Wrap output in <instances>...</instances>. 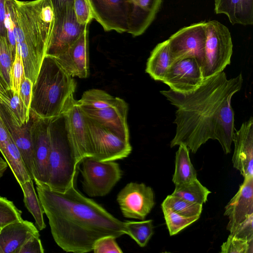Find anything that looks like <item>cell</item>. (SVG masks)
Wrapping results in <instances>:
<instances>
[{"instance_id": "cell-21", "label": "cell", "mask_w": 253, "mask_h": 253, "mask_svg": "<svg viewBox=\"0 0 253 253\" xmlns=\"http://www.w3.org/2000/svg\"><path fill=\"white\" fill-rule=\"evenodd\" d=\"M40 235L33 222L23 219L10 223L0 230V253H18L31 237Z\"/></svg>"}, {"instance_id": "cell-44", "label": "cell", "mask_w": 253, "mask_h": 253, "mask_svg": "<svg viewBox=\"0 0 253 253\" xmlns=\"http://www.w3.org/2000/svg\"><path fill=\"white\" fill-rule=\"evenodd\" d=\"M10 136L0 116V151L3 148Z\"/></svg>"}, {"instance_id": "cell-1", "label": "cell", "mask_w": 253, "mask_h": 253, "mask_svg": "<svg viewBox=\"0 0 253 253\" xmlns=\"http://www.w3.org/2000/svg\"><path fill=\"white\" fill-rule=\"evenodd\" d=\"M242 73L228 79L224 72L204 79L195 90L181 93L170 89L160 91L177 110L173 123L175 134L171 147L185 145L195 153L209 139L217 140L224 152H231L235 130L233 95L242 87Z\"/></svg>"}, {"instance_id": "cell-8", "label": "cell", "mask_w": 253, "mask_h": 253, "mask_svg": "<svg viewBox=\"0 0 253 253\" xmlns=\"http://www.w3.org/2000/svg\"><path fill=\"white\" fill-rule=\"evenodd\" d=\"M80 164L83 189L89 197L107 195L122 177V171L115 161H100L87 157Z\"/></svg>"}, {"instance_id": "cell-13", "label": "cell", "mask_w": 253, "mask_h": 253, "mask_svg": "<svg viewBox=\"0 0 253 253\" xmlns=\"http://www.w3.org/2000/svg\"><path fill=\"white\" fill-rule=\"evenodd\" d=\"M117 201L124 217L141 220L155 205L153 189L143 183H127L118 194Z\"/></svg>"}, {"instance_id": "cell-6", "label": "cell", "mask_w": 253, "mask_h": 253, "mask_svg": "<svg viewBox=\"0 0 253 253\" xmlns=\"http://www.w3.org/2000/svg\"><path fill=\"white\" fill-rule=\"evenodd\" d=\"M93 18L106 32L127 33L135 37L137 8L133 0H87Z\"/></svg>"}, {"instance_id": "cell-45", "label": "cell", "mask_w": 253, "mask_h": 253, "mask_svg": "<svg viewBox=\"0 0 253 253\" xmlns=\"http://www.w3.org/2000/svg\"><path fill=\"white\" fill-rule=\"evenodd\" d=\"M50 1L52 5L53 9L56 10L62 6L66 3L74 1V0H50Z\"/></svg>"}, {"instance_id": "cell-37", "label": "cell", "mask_w": 253, "mask_h": 253, "mask_svg": "<svg viewBox=\"0 0 253 253\" xmlns=\"http://www.w3.org/2000/svg\"><path fill=\"white\" fill-rule=\"evenodd\" d=\"M25 77L22 58L16 52L10 71L11 89L19 94L21 83Z\"/></svg>"}, {"instance_id": "cell-27", "label": "cell", "mask_w": 253, "mask_h": 253, "mask_svg": "<svg viewBox=\"0 0 253 253\" xmlns=\"http://www.w3.org/2000/svg\"><path fill=\"white\" fill-rule=\"evenodd\" d=\"M120 99L121 98L115 97L104 90L94 88L84 91L77 103L82 108L98 110L114 106Z\"/></svg>"}, {"instance_id": "cell-4", "label": "cell", "mask_w": 253, "mask_h": 253, "mask_svg": "<svg viewBox=\"0 0 253 253\" xmlns=\"http://www.w3.org/2000/svg\"><path fill=\"white\" fill-rule=\"evenodd\" d=\"M76 86V81L56 58L46 55L33 84L30 110L42 118L60 116Z\"/></svg>"}, {"instance_id": "cell-42", "label": "cell", "mask_w": 253, "mask_h": 253, "mask_svg": "<svg viewBox=\"0 0 253 253\" xmlns=\"http://www.w3.org/2000/svg\"><path fill=\"white\" fill-rule=\"evenodd\" d=\"M33 86L32 81L30 79L25 77L21 83L19 93L21 100L29 110L32 100Z\"/></svg>"}, {"instance_id": "cell-47", "label": "cell", "mask_w": 253, "mask_h": 253, "mask_svg": "<svg viewBox=\"0 0 253 253\" xmlns=\"http://www.w3.org/2000/svg\"><path fill=\"white\" fill-rule=\"evenodd\" d=\"M5 89H6L4 87V86L2 85V84L0 82V96L1 94L2 93ZM0 103H1L0 98Z\"/></svg>"}, {"instance_id": "cell-38", "label": "cell", "mask_w": 253, "mask_h": 253, "mask_svg": "<svg viewBox=\"0 0 253 253\" xmlns=\"http://www.w3.org/2000/svg\"><path fill=\"white\" fill-rule=\"evenodd\" d=\"M117 238L113 236H106L98 239L94 244V253H122V249L116 241Z\"/></svg>"}, {"instance_id": "cell-26", "label": "cell", "mask_w": 253, "mask_h": 253, "mask_svg": "<svg viewBox=\"0 0 253 253\" xmlns=\"http://www.w3.org/2000/svg\"><path fill=\"white\" fill-rule=\"evenodd\" d=\"M24 196V203L25 207L33 215L35 225L37 229L42 230L46 227L44 221V211L35 189L33 180L30 179L20 186Z\"/></svg>"}, {"instance_id": "cell-9", "label": "cell", "mask_w": 253, "mask_h": 253, "mask_svg": "<svg viewBox=\"0 0 253 253\" xmlns=\"http://www.w3.org/2000/svg\"><path fill=\"white\" fill-rule=\"evenodd\" d=\"M54 22L52 34L46 55L55 57L68 48L88 29V25L79 24L77 20L74 1L53 10Z\"/></svg>"}, {"instance_id": "cell-30", "label": "cell", "mask_w": 253, "mask_h": 253, "mask_svg": "<svg viewBox=\"0 0 253 253\" xmlns=\"http://www.w3.org/2000/svg\"><path fill=\"white\" fill-rule=\"evenodd\" d=\"M126 234L128 235L141 247L146 246L154 234L153 220L125 222Z\"/></svg>"}, {"instance_id": "cell-11", "label": "cell", "mask_w": 253, "mask_h": 253, "mask_svg": "<svg viewBox=\"0 0 253 253\" xmlns=\"http://www.w3.org/2000/svg\"><path fill=\"white\" fill-rule=\"evenodd\" d=\"M206 22L193 24L180 29L168 40L172 63L192 57L203 65L205 60Z\"/></svg>"}, {"instance_id": "cell-29", "label": "cell", "mask_w": 253, "mask_h": 253, "mask_svg": "<svg viewBox=\"0 0 253 253\" xmlns=\"http://www.w3.org/2000/svg\"><path fill=\"white\" fill-rule=\"evenodd\" d=\"M1 103L9 109L18 124H26L30 118V110L25 106L19 94L11 88L6 89L0 96Z\"/></svg>"}, {"instance_id": "cell-10", "label": "cell", "mask_w": 253, "mask_h": 253, "mask_svg": "<svg viewBox=\"0 0 253 253\" xmlns=\"http://www.w3.org/2000/svg\"><path fill=\"white\" fill-rule=\"evenodd\" d=\"M84 115V114H83ZM93 158L100 161L121 160L127 157L132 147L105 126L84 116Z\"/></svg>"}, {"instance_id": "cell-14", "label": "cell", "mask_w": 253, "mask_h": 253, "mask_svg": "<svg viewBox=\"0 0 253 253\" xmlns=\"http://www.w3.org/2000/svg\"><path fill=\"white\" fill-rule=\"evenodd\" d=\"M32 117L31 135L33 144L34 181L46 184L48 179L50 139L48 126L50 119L38 116L30 109Z\"/></svg>"}, {"instance_id": "cell-35", "label": "cell", "mask_w": 253, "mask_h": 253, "mask_svg": "<svg viewBox=\"0 0 253 253\" xmlns=\"http://www.w3.org/2000/svg\"><path fill=\"white\" fill-rule=\"evenodd\" d=\"M21 219L22 211L13 202L0 196V228Z\"/></svg>"}, {"instance_id": "cell-17", "label": "cell", "mask_w": 253, "mask_h": 253, "mask_svg": "<svg viewBox=\"0 0 253 253\" xmlns=\"http://www.w3.org/2000/svg\"><path fill=\"white\" fill-rule=\"evenodd\" d=\"M80 109L84 116L105 126L123 140L129 141L127 123L128 106L123 99L121 98L116 105L105 108Z\"/></svg>"}, {"instance_id": "cell-40", "label": "cell", "mask_w": 253, "mask_h": 253, "mask_svg": "<svg viewBox=\"0 0 253 253\" xmlns=\"http://www.w3.org/2000/svg\"><path fill=\"white\" fill-rule=\"evenodd\" d=\"M253 214L249 216L243 222L238 225L230 234L244 240L253 239Z\"/></svg>"}, {"instance_id": "cell-25", "label": "cell", "mask_w": 253, "mask_h": 253, "mask_svg": "<svg viewBox=\"0 0 253 253\" xmlns=\"http://www.w3.org/2000/svg\"><path fill=\"white\" fill-rule=\"evenodd\" d=\"M175 154V170L172 182L175 185L192 181L197 177V172L189 157V149L183 144L179 145Z\"/></svg>"}, {"instance_id": "cell-41", "label": "cell", "mask_w": 253, "mask_h": 253, "mask_svg": "<svg viewBox=\"0 0 253 253\" xmlns=\"http://www.w3.org/2000/svg\"><path fill=\"white\" fill-rule=\"evenodd\" d=\"M40 236L35 235L31 237L23 245L18 253H43L44 251Z\"/></svg>"}, {"instance_id": "cell-15", "label": "cell", "mask_w": 253, "mask_h": 253, "mask_svg": "<svg viewBox=\"0 0 253 253\" xmlns=\"http://www.w3.org/2000/svg\"><path fill=\"white\" fill-rule=\"evenodd\" d=\"M204 80L200 64L194 58L188 57L173 62L162 82L173 91L187 93L197 88Z\"/></svg>"}, {"instance_id": "cell-18", "label": "cell", "mask_w": 253, "mask_h": 253, "mask_svg": "<svg viewBox=\"0 0 253 253\" xmlns=\"http://www.w3.org/2000/svg\"><path fill=\"white\" fill-rule=\"evenodd\" d=\"M232 142L234 151L233 167L244 177L253 175V119L243 123L238 130H234Z\"/></svg>"}, {"instance_id": "cell-46", "label": "cell", "mask_w": 253, "mask_h": 253, "mask_svg": "<svg viewBox=\"0 0 253 253\" xmlns=\"http://www.w3.org/2000/svg\"><path fill=\"white\" fill-rule=\"evenodd\" d=\"M8 167V165L5 160L0 156V178L3 175Z\"/></svg>"}, {"instance_id": "cell-39", "label": "cell", "mask_w": 253, "mask_h": 253, "mask_svg": "<svg viewBox=\"0 0 253 253\" xmlns=\"http://www.w3.org/2000/svg\"><path fill=\"white\" fill-rule=\"evenodd\" d=\"M74 9L78 22L88 26L93 18L87 0H74Z\"/></svg>"}, {"instance_id": "cell-31", "label": "cell", "mask_w": 253, "mask_h": 253, "mask_svg": "<svg viewBox=\"0 0 253 253\" xmlns=\"http://www.w3.org/2000/svg\"><path fill=\"white\" fill-rule=\"evenodd\" d=\"M185 217L200 216L203 205L190 202L179 197L168 195L162 205Z\"/></svg>"}, {"instance_id": "cell-33", "label": "cell", "mask_w": 253, "mask_h": 253, "mask_svg": "<svg viewBox=\"0 0 253 253\" xmlns=\"http://www.w3.org/2000/svg\"><path fill=\"white\" fill-rule=\"evenodd\" d=\"M14 59L5 37H0V82L11 88L10 71Z\"/></svg>"}, {"instance_id": "cell-28", "label": "cell", "mask_w": 253, "mask_h": 253, "mask_svg": "<svg viewBox=\"0 0 253 253\" xmlns=\"http://www.w3.org/2000/svg\"><path fill=\"white\" fill-rule=\"evenodd\" d=\"M175 185L174 190L171 195L200 205H203L207 201L208 195L211 193L197 178Z\"/></svg>"}, {"instance_id": "cell-19", "label": "cell", "mask_w": 253, "mask_h": 253, "mask_svg": "<svg viewBox=\"0 0 253 253\" xmlns=\"http://www.w3.org/2000/svg\"><path fill=\"white\" fill-rule=\"evenodd\" d=\"M54 57L73 77L87 78L89 69L88 29L66 51Z\"/></svg>"}, {"instance_id": "cell-3", "label": "cell", "mask_w": 253, "mask_h": 253, "mask_svg": "<svg viewBox=\"0 0 253 253\" xmlns=\"http://www.w3.org/2000/svg\"><path fill=\"white\" fill-rule=\"evenodd\" d=\"M14 4L17 52L22 58L25 77L34 84L52 36L53 7L50 0H14Z\"/></svg>"}, {"instance_id": "cell-16", "label": "cell", "mask_w": 253, "mask_h": 253, "mask_svg": "<svg viewBox=\"0 0 253 253\" xmlns=\"http://www.w3.org/2000/svg\"><path fill=\"white\" fill-rule=\"evenodd\" d=\"M0 116L10 137L18 149L32 179L34 180L33 144L30 130L32 117L30 112L29 121L20 126L7 107L2 103H0Z\"/></svg>"}, {"instance_id": "cell-12", "label": "cell", "mask_w": 253, "mask_h": 253, "mask_svg": "<svg viewBox=\"0 0 253 253\" xmlns=\"http://www.w3.org/2000/svg\"><path fill=\"white\" fill-rule=\"evenodd\" d=\"M71 95L64 107V116L67 136L74 151L78 164L87 157H93L84 116Z\"/></svg>"}, {"instance_id": "cell-2", "label": "cell", "mask_w": 253, "mask_h": 253, "mask_svg": "<svg viewBox=\"0 0 253 253\" xmlns=\"http://www.w3.org/2000/svg\"><path fill=\"white\" fill-rule=\"evenodd\" d=\"M36 184L53 238L63 251L88 253L100 238H117L126 234L125 222L84 196L75 184L64 192L52 190L44 184Z\"/></svg>"}, {"instance_id": "cell-32", "label": "cell", "mask_w": 253, "mask_h": 253, "mask_svg": "<svg viewBox=\"0 0 253 253\" xmlns=\"http://www.w3.org/2000/svg\"><path fill=\"white\" fill-rule=\"evenodd\" d=\"M169 235L173 236L196 221L200 216L185 217L161 205Z\"/></svg>"}, {"instance_id": "cell-7", "label": "cell", "mask_w": 253, "mask_h": 253, "mask_svg": "<svg viewBox=\"0 0 253 253\" xmlns=\"http://www.w3.org/2000/svg\"><path fill=\"white\" fill-rule=\"evenodd\" d=\"M205 60L202 68L204 79L223 71L230 64L233 43L228 28L216 20L206 22Z\"/></svg>"}, {"instance_id": "cell-22", "label": "cell", "mask_w": 253, "mask_h": 253, "mask_svg": "<svg viewBox=\"0 0 253 253\" xmlns=\"http://www.w3.org/2000/svg\"><path fill=\"white\" fill-rule=\"evenodd\" d=\"M216 14H224L233 25L253 24V0H215Z\"/></svg>"}, {"instance_id": "cell-20", "label": "cell", "mask_w": 253, "mask_h": 253, "mask_svg": "<svg viewBox=\"0 0 253 253\" xmlns=\"http://www.w3.org/2000/svg\"><path fill=\"white\" fill-rule=\"evenodd\" d=\"M253 214V175L244 177L235 196L225 207L224 215L229 219L227 229L233 230Z\"/></svg>"}, {"instance_id": "cell-23", "label": "cell", "mask_w": 253, "mask_h": 253, "mask_svg": "<svg viewBox=\"0 0 253 253\" xmlns=\"http://www.w3.org/2000/svg\"><path fill=\"white\" fill-rule=\"evenodd\" d=\"M172 63L168 40L158 43L151 51L145 72L154 80L162 82Z\"/></svg>"}, {"instance_id": "cell-24", "label": "cell", "mask_w": 253, "mask_h": 253, "mask_svg": "<svg viewBox=\"0 0 253 253\" xmlns=\"http://www.w3.org/2000/svg\"><path fill=\"white\" fill-rule=\"evenodd\" d=\"M0 152L20 186L32 179L21 155L11 137Z\"/></svg>"}, {"instance_id": "cell-43", "label": "cell", "mask_w": 253, "mask_h": 253, "mask_svg": "<svg viewBox=\"0 0 253 253\" xmlns=\"http://www.w3.org/2000/svg\"><path fill=\"white\" fill-rule=\"evenodd\" d=\"M6 0H0V37L6 36V30L5 25Z\"/></svg>"}, {"instance_id": "cell-5", "label": "cell", "mask_w": 253, "mask_h": 253, "mask_svg": "<svg viewBox=\"0 0 253 253\" xmlns=\"http://www.w3.org/2000/svg\"><path fill=\"white\" fill-rule=\"evenodd\" d=\"M48 130L50 149L45 185L52 190L64 192L76 183L79 164L67 136L63 114L50 119Z\"/></svg>"}, {"instance_id": "cell-34", "label": "cell", "mask_w": 253, "mask_h": 253, "mask_svg": "<svg viewBox=\"0 0 253 253\" xmlns=\"http://www.w3.org/2000/svg\"><path fill=\"white\" fill-rule=\"evenodd\" d=\"M137 8L136 33L137 34V12L146 22L151 23L155 18L162 2V0H133Z\"/></svg>"}, {"instance_id": "cell-48", "label": "cell", "mask_w": 253, "mask_h": 253, "mask_svg": "<svg viewBox=\"0 0 253 253\" xmlns=\"http://www.w3.org/2000/svg\"><path fill=\"white\" fill-rule=\"evenodd\" d=\"M1 228H0V230Z\"/></svg>"}, {"instance_id": "cell-36", "label": "cell", "mask_w": 253, "mask_h": 253, "mask_svg": "<svg viewBox=\"0 0 253 253\" xmlns=\"http://www.w3.org/2000/svg\"><path fill=\"white\" fill-rule=\"evenodd\" d=\"M221 253H253V239L247 240L229 234L221 246Z\"/></svg>"}]
</instances>
